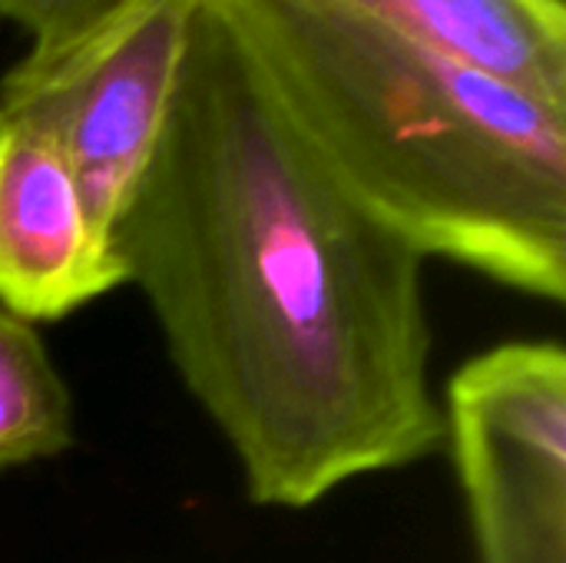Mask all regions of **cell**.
<instances>
[{
	"mask_svg": "<svg viewBox=\"0 0 566 563\" xmlns=\"http://www.w3.org/2000/svg\"><path fill=\"white\" fill-rule=\"evenodd\" d=\"M109 242L259 508L444 445L424 256L298 146L212 0Z\"/></svg>",
	"mask_w": 566,
	"mask_h": 563,
	"instance_id": "obj_1",
	"label": "cell"
},
{
	"mask_svg": "<svg viewBox=\"0 0 566 563\" xmlns=\"http://www.w3.org/2000/svg\"><path fill=\"white\" fill-rule=\"evenodd\" d=\"M298 146L424 259L566 295V106L338 0H212Z\"/></svg>",
	"mask_w": 566,
	"mask_h": 563,
	"instance_id": "obj_2",
	"label": "cell"
},
{
	"mask_svg": "<svg viewBox=\"0 0 566 563\" xmlns=\"http://www.w3.org/2000/svg\"><path fill=\"white\" fill-rule=\"evenodd\" d=\"M196 7L133 0L70 46L27 50L0 80V113L50 136L106 239L156 149Z\"/></svg>",
	"mask_w": 566,
	"mask_h": 563,
	"instance_id": "obj_3",
	"label": "cell"
},
{
	"mask_svg": "<svg viewBox=\"0 0 566 563\" xmlns=\"http://www.w3.org/2000/svg\"><path fill=\"white\" fill-rule=\"evenodd\" d=\"M444 441L481 563H566V352L507 342L448 382Z\"/></svg>",
	"mask_w": 566,
	"mask_h": 563,
	"instance_id": "obj_4",
	"label": "cell"
},
{
	"mask_svg": "<svg viewBox=\"0 0 566 563\" xmlns=\"http://www.w3.org/2000/svg\"><path fill=\"white\" fill-rule=\"evenodd\" d=\"M126 285L60 149L0 113V305L23 322H56Z\"/></svg>",
	"mask_w": 566,
	"mask_h": 563,
	"instance_id": "obj_5",
	"label": "cell"
},
{
	"mask_svg": "<svg viewBox=\"0 0 566 563\" xmlns=\"http://www.w3.org/2000/svg\"><path fill=\"white\" fill-rule=\"evenodd\" d=\"M461 63L566 106L564 0H338Z\"/></svg>",
	"mask_w": 566,
	"mask_h": 563,
	"instance_id": "obj_6",
	"label": "cell"
},
{
	"mask_svg": "<svg viewBox=\"0 0 566 563\" xmlns=\"http://www.w3.org/2000/svg\"><path fill=\"white\" fill-rule=\"evenodd\" d=\"M73 445V402L36 329L0 305V471Z\"/></svg>",
	"mask_w": 566,
	"mask_h": 563,
	"instance_id": "obj_7",
	"label": "cell"
},
{
	"mask_svg": "<svg viewBox=\"0 0 566 563\" xmlns=\"http://www.w3.org/2000/svg\"><path fill=\"white\" fill-rule=\"evenodd\" d=\"M133 0H0V17L30 33L33 53L70 46L116 17Z\"/></svg>",
	"mask_w": 566,
	"mask_h": 563,
	"instance_id": "obj_8",
	"label": "cell"
}]
</instances>
